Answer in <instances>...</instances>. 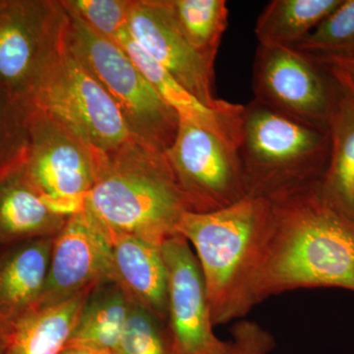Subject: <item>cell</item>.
I'll use <instances>...</instances> for the list:
<instances>
[{
	"instance_id": "cell-6",
	"label": "cell",
	"mask_w": 354,
	"mask_h": 354,
	"mask_svg": "<svg viewBox=\"0 0 354 354\" xmlns=\"http://www.w3.org/2000/svg\"><path fill=\"white\" fill-rule=\"evenodd\" d=\"M26 102L97 152L113 150L134 138L113 99L74 55L66 39Z\"/></svg>"
},
{
	"instance_id": "cell-8",
	"label": "cell",
	"mask_w": 354,
	"mask_h": 354,
	"mask_svg": "<svg viewBox=\"0 0 354 354\" xmlns=\"http://www.w3.org/2000/svg\"><path fill=\"white\" fill-rule=\"evenodd\" d=\"M68 21L60 1L0 0V85L27 101L66 39Z\"/></svg>"
},
{
	"instance_id": "cell-7",
	"label": "cell",
	"mask_w": 354,
	"mask_h": 354,
	"mask_svg": "<svg viewBox=\"0 0 354 354\" xmlns=\"http://www.w3.org/2000/svg\"><path fill=\"white\" fill-rule=\"evenodd\" d=\"M97 153L29 104L27 148L19 169L58 213L71 216L84 209L95 183Z\"/></svg>"
},
{
	"instance_id": "cell-28",
	"label": "cell",
	"mask_w": 354,
	"mask_h": 354,
	"mask_svg": "<svg viewBox=\"0 0 354 354\" xmlns=\"http://www.w3.org/2000/svg\"><path fill=\"white\" fill-rule=\"evenodd\" d=\"M317 62L334 70V71L337 72L339 76L342 77V78L346 81V83L354 90V58Z\"/></svg>"
},
{
	"instance_id": "cell-19",
	"label": "cell",
	"mask_w": 354,
	"mask_h": 354,
	"mask_svg": "<svg viewBox=\"0 0 354 354\" xmlns=\"http://www.w3.org/2000/svg\"><path fill=\"white\" fill-rule=\"evenodd\" d=\"M95 288L81 291L55 306L32 309L7 335V354L59 353Z\"/></svg>"
},
{
	"instance_id": "cell-9",
	"label": "cell",
	"mask_w": 354,
	"mask_h": 354,
	"mask_svg": "<svg viewBox=\"0 0 354 354\" xmlns=\"http://www.w3.org/2000/svg\"><path fill=\"white\" fill-rule=\"evenodd\" d=\"M165 156L191 212L216 211L247 197L236 146L216 133L179 120Z\"/></svg>"
},
{
	"instance_id": "cell-2",
	"label": "cell",
	"mask_w": 354,
	"mask_h": 354,
	"mask_svg": "<svg viewBox=\"0 0 354 354\" xmlns=\"http://www.w3.org/2000/svg\"><path fill=\"white\" fill-rule=\"evenodd\" d=\"M88 212L109 235L127 234L160 247L191 212L165 153L135 138L97 153Z\"/></svg>"
},
{
	"instance_id": "cell-20",
	"label": "cell",
	"mask_w": 354,
	"mask_h": 354,
	"mask_svg": "<svg viewBox=\"0 0 354 354\" xmlns=\"http://www.w3.org/2000/svg\"><path fill=\"white\" fill-rule=\"evenodd\" d=\"M130 300L113 281L91 291L73 332L64 348L74 346L95 353H114L129 311Z\"/></svg>"
},
{
	"instance_id": "cell-15",
	"label": "cell",
	"mask_w": 354,
	"mask_h": 354,
	"mask_svg": "<svg viewBox=\"0 0 354 354\" xmlns=\"http://www.w3.org/2000/svg\"><path fill=\"white\" fill-rule=\"evenodd\" d=\"M113 281L128 299L167 326L169 279L160 247L127 234L109 235Z\"/></svg>"
},
{
	"instance_id": "cell-24",
	"label": "cell",
	"mask_w": 354,
	"mask_h": 354,
	"mask_svg": "<svg viewBox=\"0 0 354 354\" xmlns=\"http://www.w3.org/2000/svg\"><path fill=\"white\" fill-rule=\"evenodd\" d=\"M29 104L0 85V181L17 171L28 142Z\"/></svg>"
},
{
	"instance_id": "cell-27",
	"label": "cell",
	"mask_w": 354,
	"mask_h": 354,
	"mask_svg": "<svg viewBox=\"0 0 354 354\" xmlns=\"http://www.w3.org/2000/svg\"><path fill=\"white\" fill-rule=\"evenodd\" d=\"M230 354H269L276 341L269 330L253 321L241 320L230 329Z\"/></svg>"
},
{
	"instance_id": "cell-23",
	"label": "cell",
	"mask_w": 354,
	"mask_h": 354,
	"mask_svg": "<svg viewBox=\"0 0 354 354\" xmlns=\"http://www.w3.org/2000/svg\"><path fill=\"white\" fill-rule=\"evenodd\" d=\"M295 48L317 62L354 58V0H342Z\"/></svg>"
},
{
	"instance_id": "cell-26",
	"label": "cell",
	"mask_w": 354,
	"mask_h": 354,
	"mask_svg": "<svg viewBox=\"0 0 354 354\" xmlns=\"http://www.w3.org/2000/svg\"><path fill=\"white\" fill-rule=\"evenodd\" d=\"M134 1V0H133ZM132 0H62L68 12L80 18L97 34L116 43L129 30Z\"/></svg>"
},
{
	"instance_id": "cell-3",
	"label": "cell",
	"mask_w": 354,
	"mask_h": 354,
	"mask_svg": "<svg viewBox=\"0 0 354 354\" xmlns=\"http://www.w3.org/2000/svg\"><path fill=\"white\" fill-rule=\"evenodd\" d=\"M272 218V203L247 196L207 213L185 212L176 227L196 249L214 326L245 317L257 305L258 272Z\"/></svg>"
},
{
	"instance_id": "cell-29",
	"label": "cell",
	"mask_w": 354,
	"mask_h": 354,
	"mask_svg": "<svg viewBox=\"0 0 354 354\" xmlns=\"http://www.w3.org/2000/svg\"><path fill=\"white\" fill-rule=\"evenodd\" d=\"M95 351H90V349L82 348H74V346H69V348H64L58 354H95Z\"/></svg>"
},
{
	"instance_id": "cell-1",
	"label": "cell",
	"mask_w": 354,
	"mask_h": 354,
	"mask_svg": "<svg viewBox=\"0 0 354 354\" xmlns=\"http://www.w3.org/2000/svg\"><path fill=\"white\" fill-rule=\"evenodd\" d=\"M271 203L257 304L298 288L354 292V220L325 201L317 185Z\"/></svg>"
},
{
	"instance_id": "cell-10",
	"label": "cell",
	"mask_w": 354,
	"mask_h": 354,
	"mask_svg": "<svg viewBox=\"0 0 354 354\" xmlns=\"http://www.w3.org/2000/svg\"><path fill=\"white\" fill-rule=\"evenodd\" d=\"M254 99L309 127L327 130L334 84L330 72L306 53L259 44L253 64Z\"/></svg>"
},
{
	"instance_id": "cell-25",
	"label": "cell",
	"mask_w": 354,
	"mask_h": 354,
	"mask_svg": "<svg viewBox=\"0 0 354 354\" xmlns=\"http://www.w3.org/2000/svg\"><path fill=\"white\" fill-rule=\"evenodd\" d=\"M114 354H169L167 326L139 305L129 311Z\"/></svg>"
},
{
	"instance_id": "cell-4",
	"label": "cell",
	"mask_w": 354,
	"mask_h": 354,
	"mask_svg": "<svg viewBox=\"0 0 354 354\" xmlns=\"http://www.w3.org/2000/svg\"><path fill=\"white\" fill-rule=\"evenodd\" d=\"M236 149L247 196L272 202L318 185L329 162L330 138L327 130L253 99L242 109Z\"/></svg>"
},
{
	"instance_id": "cell-21",
	"label": "cell",
	"mask_w": 354,
	"mask_h": 354,
	"mask_svg": "<svg viewBox=\"0 0 354 354\" xmlns=\"http://www.w3.org/2000/svg\"><path fill=\"white\" fill-rule=\"evenodd\" d=\"M342 0H272L255 26L259 44L295 48L341 6Z\"/></svg>"
},
{
	"instance_id": "cell-14",
	"label": "cell",
	"mask_w": 354,
	"mask_h": 354,
	"mask_svg": "<svg viewBox=\"0 0 354 354\" xmlns=\"http://www.w3.org/2000/svg\"><path fill=\"white\" fill-rule=\"evenodd\" d=\"M53 239L0 247V332L6 337L41 297L50 269Z\"/></svg>"
},
{
	"instance_id": "cell-13",
	"label": "cell",
	"mask_w": 354,
	"mask_h": 354,
	"mask_svg": "<svg viewBox=\"0 0 354 354\" xmlns=\"http://www.w3.org/2000/svg\"><path fill=\"white\" fill-rule=\"evenodd\" d=\"M129 32L135 43L198 101L209 108L227 102L215 95V66L188 43L165 0H134Z\"/></svg>"
},
{
	"instance_id": "cell-22",
	"label": "cell",
	"mask_w": 354,
	"mask_h": 354,
	"mask_svg": "<svg viewBox=\"0 0 354 354\" xmlns=\"http://www.w3.org/2000/svg\"><path fill=\"white\" fill-rule=\"evenodd\" d=\"M183 36L209 64L215 66L216 53L228 26L225 0H165Z\"/></svg>"
},
{
	"instance_id": "cell-16",
	"label": "cell",
	"mask_w": 354,
	"mask_h": 354,
	"mask_svg": "<svg viewBox=\"0 0 354 354\" xmlns=\"http://www.w3.org/2000/svg\"><path fill=\"white\" fill-rule=\"evenodd\" d=\"M325 67L334 84L327 127L330 157L317 189L330 206L354 220V90L337 72Z\"/></svg>"
},
{
	"instance_id": "cell-17",
	"label": "cell",
	"mask_w": 354,
	"mask_h": 354,
	"mask_svg": "<svg viewBox=\"0 0 354 354\" xmlns=\"http://www.w3.org/2000/svg\"><path fill=\"white\" fill-rule=\"evenodd\" d=\"M116 44L129 55L160 99L176 111L179 120L206 128L236 146L242 104L227 102L218 108L205 106L135 43L129 30L121 35Z\"/></svg>"
},
{
	"instance_id": "cell-12",
	"label": "cell",
	"mask_w": 354,
	"mask_h": 354,
	"mask_svg": "<svg viewBox=\"0 0 354 354\" xmlns=\"http://www.w3.org/2000/svg\"><path fill=\"white\" fill-rule=\"evenodd\" d=\"M108 281H113L111 239L83 209L70 216L53 239L48 277L34 308L55 306Z\"/></svg>"
},
{
	"instance_id": "cell-5",
	"label": "cell",
	"mask_w": 354,
	"mask_h": 354,
	"mask_svg": "<svg viewBox=\"0 0 354 354\" xmlns=\"http://www.w3.org/2000/svg\"><path fill=\"white\" fill-rule=\"evenodd\" d=\"M66 12V41L74 55L113 99L132 136L165 153L176 138L179 116L160 99L120 44Z\"/></svg>"
},
{
	"instance_id": "cell-31",
	"label": "cell",
	"mask_w": 354,
	"mask_h": 354,
	"mask_svg": "<svg viewBox=\"0 0 354 354\" xmlns=\"http://www.w3.org/2000/svg\"><path fill=\"white\" fill-rule=\"evenodd\" d=\"M95 354H114L113 353H97Z\"/></svg>"
},
{
	"instance_id": "cell-11",
	"label": "cell",
	"mask_w": 354,
	"mask_h": 354,
	"mask_svg": "<svg viewBox=\"0 0 354 354\" xmlns=\"http://www.w3.org/2000/svg\"><path fill=\"white\" fill-rule=\"evenodd\" d=\"M167 279L169 354H230V342L214 332L201 267L189 242L176 234L160 247Z\"/></svg>"
},
{
	"instance_id": "cell-18",
	"label": "cell",
	"mask_w": 354,
	"mask_h": 354,
	"mask_svg": "<svg viewBox=\"0 0 354 354\" xmlns=\"http://www.w3.org/2000/svg\"><path fill=\"white\" fill-rule=\"evenodd\" d=\"M69 216L51 208L20 169L0 181V247L55 237Z\"/></svg>"
},
{
	"instance_id": "cell-30",
	"label": "cell",
	"mask_w": 354,
	"mask_h": 354,
	"mask_svg": "<svg viewBox=\"0 0 354 354\" xmlns=\"http://www.w3.org/2000/svg\"><path fill=\"white\" fill-rule=\"evenodd\" d=\"M0 354H7L6 337L0 332Z\"/></svg>"
}]
</instances>
